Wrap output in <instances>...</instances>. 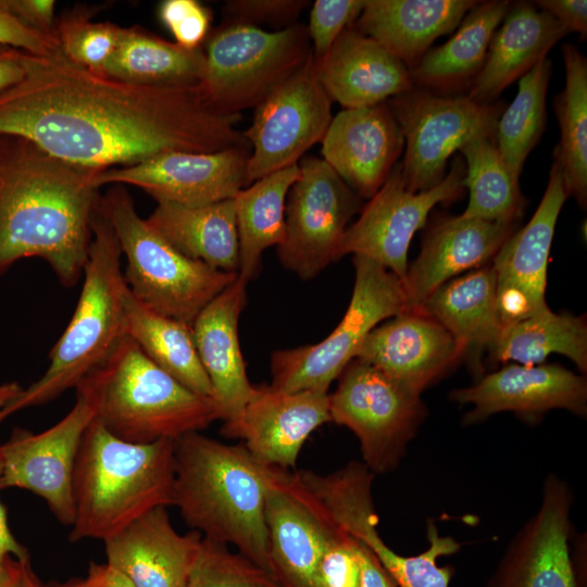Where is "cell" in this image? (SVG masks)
<instances>
[{
  "instance_id": "cell-1",
  "label": "cell",
  "mask_w": 587,
  "mask_h": 587,
  "mask_svg": "<svg viewBox=\"0 0 587 587\" xmlns=\"http://www.w3.org/2000/svg\"><path fill=\"white\" fill-rule=\"evenodd\" d=\"M198 86H149L91 72L63 53L33 55L25 78L0 95V136L25 138L68 164L101 172L172 151L250 146Z\"/></svg>"
},
{
  "instance_id": "cell-2",
  "label": "cell",
  "mask_w": 587,
  "mask_h": 587,
  "mask_svg": "<svg viewBox=\"0 0 587 587\" xmlns=\"http://www.w3.org/2000/svg\"><path fill=\"white\" fill-rule=\"evenodd\" d=\"M97 173L25 138L0 136V276L20 260L39 258L63 286L78 282L100 199Z\"/></svg>"
},
{
  "instance_id": "cell-3",
  "label": "cell",
  "mask_w": 587,
  "mask_h": 587,
  "mask_svg": "<svg viewBox=\"0 0 587 587\" xmlns=\"http://www.w3.org/2000/svg\"><path fill=\"white\" fill-rule=\"evenodd\" d=\"M174 457L172 505L184 522L271 573L265 502L277 469L200 432L177 438Z\"/></svg>"
},
{
  "instance_id": "cell-4",
  "label": "cell",
  "mask_w": 587,
  "mask_h": 587,
  "mask_svg": "<svg viewBox=\"0 0 587 587\" xmlns=\"http://www.w3.org/2000/svg\"><path fill=\"white\" fill-rule=\"evenodd\" d=\"M174 450L173 439L124 441L93 419L74 470L70 541H104L147 512L172 505Z\"/></svg>"
},
{
  "instance_id": "cell-5",
  "label": "cell",
  "mask_w": 587,
  "mask_h": 587,
  "mask_svg": "<svg viewBox=\"0 0 587 587\" xmlns=\"http://www.w3.org/2000/svg\"><path fill=\"white\" fill-rule=\"evenodd\" d=\"M75 389L90 403L95 420L127 442L176 440L220 420L212 398L177 382L127 335Z\"/></svg>"
},
{
  "instance_id": "cell-6",
  "label": "cell",
  "mask_w": 587,
  "mask_h": 587,
  "mask_svg": "<svg viewBox=\"0 0 587 587\" xmlns=\"http://www.w3.org/2000/svg\"><path fill=\"white\" fill-rule=\"evenodd\" d=\"M83 287L74 313L49 354L42 376L0 410V423L17 411L42 405L98 369L126 336L122 251L116 236L97 208Z\"/></svg>"
},
{
  "instance_id": "cell-7",
  "label": "cell",
  "mask_w": 587,
  "mask_h": 587,
  "mask_svg": "<svg viewBox=\"0 0 587 587\" xmlns=\"http://www.w3.org/2000/svg\"><path fill=\"white\" fill-rule=\"evenodd\" d=\"M98 209L126 258L127 287L158 313L191 326L207 304L238 278L237 273L215 270L175 249L139 216L122 185L100 196Z\"/></svg>"
},
{
  "instance_id": "cell-8",
  "label": "cell",
  "mask_w": 587,
  "mask_h": 587,
  "mask_svg": "<svg viewBox=\"0 0 587 587\" xmlns=\"http://www.w3.org/2000/svg\"><path fill=\"white\" fill-rule=\"evenodd\" d=\"M204 72L198 88L223 115L258 107L312 55L307 27L292 24L268 32L226 22L205 40Z\"/></svg>"
},
{
  "instance_id": "cell-9",
  "label": "cell",
  "mask_w": 587,
  "mask_h": 587,
  "mask_svg": "<svg viewBox=\"0 0 587 587\" xmlns=\"http://www.w3.org/2000/svg\"><path fill=\"white\" fill-rule=\"evenodd\" d=\"M353 265L352 296L341 321L317 344L274 351L271 357L272 388L287 392H328L332 383L355 358L367 335L382 321L404 311L399 277L363 257H353Z\"/></svg>"
},
{
  "instance_id": "cell-10",
  "label": "cell",
  "mask_w": 587,
  "mask_h": 587,
  "mask_svg": "<svg viewBox=\"0 0 587 587\" xmlns=\"http://www.w3.org/2000/svg\"><path fill=\"white\" fill-rule=\"evenodd\" d=\"M388 104L404 138L401 176L408 190L420 192L446 176L449 158L478 138L495 140L502 103L480 104L466 96H442L413 87Z\"/></svg>"
},
{
  "instance_id": "cell-11",
  "label": "cell",
  "mask_w": 587,
  "mask_h": 587,
  "mask_svg": "<svg viewBox=\"0 0 587 587\" xmlns=\"http://www.w3.org/2000/svg\"><path fill=\"white\" fill-rule=\"evenodd\" d=\"M337 379V388L328 394L332 422L355 435L372 473L394 471L426 416L420 396L357 358Z\"/></svg>"
},
{
  "instance_id": "cell-12",
  "label": "cell",
  "mask_w": 587,
  "mask_h": 587,
  "mask_svg": "<svg viewBox=\"0 0 587 587\" xmlns=\"http://www.w3.org/2000/svg\"><path fill=\"white\" fill-rule=\"evenodd\" d=\"M373 480L369 469L350 463L321 477L313 492L335 525L373 551L397 587H449L453 567L438 566V559L458 552L460 544L451 536H441L436 524L428 521L426 550L415 555L395 552L377 530Z\"/></svg>"
},
{
  "instance_id": "cell-13",
  "label": "cell",
  "mask_w": 587,
  "mask_h": 587,
  "mask_svg": "<svg viewBox=\"0 0 587 587\" xmlns=\"http://www.w3.org/2000/svg\"><path fill=\"white\" fill-rule=\"evenodd\" d=\"M287 195L286 236L277 254L283 266L311 279L337 260L352 216L361 210L355 193L323 160L305 157Z\"/></svg>"
},
{
  "instance_id": "cell-14",
  "label": "cell",
  "mask_w": 587,
  "mask_h": 587,
  "mask_svg": "<svg viewBox=\"0 0 587 587\" xmlns=\"http://www.w3.org/2000/svg\"><path fill=\"white\" fill-rule=\"evenodd\" d=\"M332 100L321 85L313 54L255 107L242 133L251 146L246 186L298 164L321 141L332 121Z\"/></svg>"
},
{
  "instance_id": "cell-15",
  "label": "cell",
  "mask_w": 587,
  "mask_h": 587,
  "mask_svg": "<svg viewBox=\"0 0 587 587\" xmlns=\"http://www.w3.org/2000/svg\"><path fill=\"white\" fill-rule=\"evenodd\" d=\"M465 163L457 157L445 178L428 190L407 189L397 163L378 191L369 199L359 218L347 227L337 260L346 254L370 259L399 277L408 271V250L413 235L423 227L437 203H448L464 193Z\"/></svg>"
},
{
  "instance_id": "cell-16",
  "label": "cell",
  "mask_w": 587,
  "mask_h": 587,
  "mask_svg": "<svg viewBox=\"0 0 587 587\" xmlns=\"http://www.w3.org/2000/svg\"><path fill=\"white\" fill-rule=\"evenodd\" d=\"M95 419L88 400L76 394L66 415L48 429L33 433L15 428L0 444L2 473L0 490L21 488L42 498L63 525L75 516L73 476L84 435Z\"/></svg>"
},
{
  "instance_id": "cell-17",
  "label": "cell",
  "mask_w": 587,
  "mask_h": 587,
  "mask_svg": "<svg viewBox=\"0 0 587 587\" xmlns=\"http://www.w3.org/2000/svg\"><path fill=\"white\" fill-rule=\"evenodd\" d=\"M573 494L547 476L537 512L510 541L487 587H586L583 561L570 548Z\"/></svg>"
},
{
  "instance_id": "cell-18",
  "label": "cell",
  "mask_w": 587,
  "mask_h": 587,
  "mask_svg": "<svg viewBox=\"0 0 587 587\" xmlns=\"http://www.w3.org/2000/svg\"><path fill=\"white\" fill-rule=\"evenodd\" d=\"M250 146L215 152L172 151L98 172L95 184L132 185L158 202L199 207L233 199L246 187Z\"/></svg>"
},
{
  "instance_id": "cell-19",
  "label": "cell",
  "mask_w": 587,
  "mask_h": 587,
  "mask_svg": "<svg viewBox=\"0 0 587 587\" xmlns=\"http://www.w3.org/2000/svg\"><path fill=\"white\" fill-rule=\"evenodd\" d=\"M569 193L554 160L542 199L530 221L514 232L494 257L501 327L549 309L546 302L549 252Z\"/></svg>"
},
{
  "instance_id": "cell-20",
  "label": "cell",
  "mask_w": 587,
  "mask_h": 587,
  "mask_svg": "<svg viewBox=\"0 0 587 587\" xmlns=\"http://www.w3.org/2000/svg\"><path fill=\"white\" fill-rule=\"evenodd\" d=\"M271 574L282 587H322L319 566L337 530L292 471L277 470L266 495Z\"/></svg>"
},
{
  "instance_id": "cell-21",
  "label": "cell",
  "mask_w": 587,
  "mask_h": 587,
  "mask_svg": "<svg viewBox=\"0 0 587 587\" xmlns=\"http://www.w3.org/2000/svg\"><path fill=\"white\" fill-rule=\"evenodd\" d=\"M329 422L328 392H287L267 385L255 386L240 419L221 432L227 438L241 439L262 464L295 471L309 436Z\"/></svg>"
},
{
  "instance_id": "cell-22",
  "label": "cell",
  "mask_w": 587,
  "mask_h": 587,
  "mask_svg": "<svg viewBox=\"0 0 587 587\" xmlns=\"http://www.w3.org/2000/svg\"><path fill=\"white\" fill-rule=\"evenodd\" d=\"M450 399L473 405L464 416L465 424L503 411L532 420L550 410L564 409L585 417L587 382L583 375L555 364H509L475 385L452 390Z\"/></svg>"
},
{
  "instance_id": "cell-23",
  "label": "cell",
  "mask_w": 587,
  "mask_h": 587,
  "mask_svg": "<svg viewBox=\"0 0 587 587\" xmlns=\"http://www.w3.org/2000/svg\"><path fill=\"white\" fill-rule=\"evenodd\" d=\"M323 160L361 198L371 199L404 150V138L388 104L344 109L321 140Z\"/></svg>"
},
{
  "instance_id": "cell-24",
  "label": "cell",
  "mask_w": 587,
  "mask_h": 587,
  "mask_svg": "<svg viewBox=\"0 0 587 587\" xmlns=\"http://www.w3.org/2000/svg\"><path fill=\"white\" fill-rule=\"evenodd\" d=\"M366 337L355 358L421 396L461 357L453 336L436 320L417 311H403Z\"/></svg>"
},
{
  "instance_id": "cell-25",
  "label": "cell",
  "mask_w": 587,
  "mask_h": 587,
  "mask_svg": "<svg viewBox=\"0 0 587 587\" xmlns=\"http://www.w3.org/2000/svg\"><path fill=\"white\" fill-rule=\"evenodd\" d=\"M516 223H500L462 215L434 224L422 249L401 280L404 311H416L424 300L453 276L482 267L514 233Z\"/></svg>"
},
{
  "instance_id": "cell-26",
  "label": "cell",
  "mask_w": 587,
  "mask_h": 587,
  "mask_svg": "<svg viewBox=\"0 0 587 587\" xmlns=\"http://www.w3.org/2000/svg\"><path fill=\"white\" fill-rule=\"evenodd\" d=\"M202 535H180L167 508H155L105 539L107 564L134 587H185Z\"/></svg>"
},
{
  "instance_id": "cell-27",
  "label": "cell",
  "mask_w": 587,
  "mask_h": 587,
  "mask_svg": "<svg viewBox=\"0 0 587 587\" xmlns=\"http://www.w3.org/2000/svg\"><path fill=\"white\" fill-rule=\"evenodd\" d=\"M246 288L247 284L237 278L207 304L191 325L223 427L240 419L255 387L247 376L238 336L239 316L247 302Z\"/></svg>"
},
{
  "instance_id": "cell-28",
  "label": "cell",
  "mask_w": 587,
  "mask_h": 587,
  "mask_svg": "<svg viewBox=\"0 0 587 587\" xmlns=\"http://www.w3.org/2000/svg\"><path fill=\"white\" fill-rule=\"evenodd\" d=\"M314 63L324 90L344 109L386 102L414 87L408 67L400 60L352 26Z\"/></svg>"
},
{
  "instance_id": "cell-29",
  "label": "cell",
  "mask_w": 587,
  "mask_h": 587,
  "mask_svg": "<svg viewBox=\"0 0 587 587\" xmlns=\"http://www.w3.org/2000/svg\"><path fill=\"white\" fill-rule=\"evenodd\" d=\"M495 32L485 63L466 97L490 104L516 79L547 58L550 49L569 32L549 13L532 2L511 4Z\"/></svg>"
},
{
  "instance_id": "cell-30",
  "label": "cell",
  "mask_w": 587,
  "mask_h": 587,
  "mask_svg": "<svg viewBox=\"0 0 587 587\" xmlns=\"http://www.w3.org/2000/svg\"><path fill=\"white\" fill-rule=\"evenodd\" d=\"M476 4L472 0H366L352 27L411 71L432 43L455 29Z\"/></svg>"
},
{
  "instance_id": "cell-31",
  "label": "cell",
  "mask_w": 587,
  "mask_h": 587,
  "mask_svg": "<svg viewBox=\"0 0 587 587\" xmlns=\"http://www.w3.org/2000/svg\"><path fill=\"white\" fill-rule=\"evenodd\" d=\"M416 311L440 323L453 336L473 372L482 374V355L501 330L491 265L442 284Z\"/></svg>"
},
{
  "instance_id": "cell-32",
  "label": "cell",
  "mask_w": 587,
  "mask_h": 587,
  "mask_svg": "<svg viewBox=\"0 0 587 587\" xmlns=\"http://www.w3.org/2000/svg\"><path fill=\"white\" fill-rule=\"evenodd\" d=\"M510 7L511 2L504 0L477 2L453 36L444 45L429 49L409 71L413 86L442 96L470 88Z\"/></svg>"
},
{
  "instance_id": "cell-33",
  "label": "cell",
  "mask_w": 587,
  "mask_h": 587,
  "mask_svg": "<svg viewBox=\"0 0 587 587\" xmlns=\"http://www.w3.org/2000/svg\"><path fill=\"white\" fill-rule=\"evenodd\" d=\"M147 222L184 255L215 270L238 274L234 198L199 207L158 202Z\"/></svg>"
},
{
  "instance_id": "cell-34",
  "label": "cell",
  "mask_w": 587,
  "mask_h": 587,
  "mask_svg": "<svg viewBox=\"0 0 587 587\" xmlns=\"http://www.w3.org/2000/svg\"><path fill=\"white\" fill-rule=\"evenodd\" d=\"M300 174L299 164L273 172L234 197L239 242L238 278L248 285L262 266L263 252L286 236V199Z\"/></svg>"
},
{
  "instance_id": "cell-35",
  "label": "cell",
  "mask_w": 587,
  "mask_h": 587,
  "mask_svg": "<svg viewBox=\"0 0 587 587\" xmlns=\"http://www.w3.org/2000/svg\"><path fill=\"white\" fill-rule=\"evenodd\" d=\"M126 335L160 369L188 389L212 398L213 390L200 362L191 326L158 313L123 289Z\"/></svg>"
},
{
  "instance_id": "cell-36",
  "label": "cell",
  "mask_w": 587,
  "mask_h": 587,
  "mask_svg": "<svg viewBox=\"0 0 587 587\" xmlns=\"http://www.w3.org/2000/svg\"><path fill=\"white\" fill-rule=\"evenodd\" d=\"M204 72L202 48L189 50L143 28L121 29L102 75L149 86H198Z\"/></svg>"
},
{
  "instance_id": "cell-37",
  "label": "cell",
  "mask_w": 587,
  "mask_h": 587,
  "mask_svg": "<svg viewBox=\"0 0 587 587\" xmlns=\"http://www.w3.org/2000/svg\"><path fill=\"white\" fill-rule=\"evenodd\" d=\"M489 353L494 361H514L521 365L541 364L551 353H560L585 373L586 321L582 316L557 314L547 309L501 327Z\"/></svg>"
},
{
  "instance_id": "cell-38",
  "label": "cell",
  "mask_w": 587,
  "mask_h": 587,
  "mask_svg": "<svg viewBox=\"0 0 587 587\" xmlns=\"http://www.w3.org/2000/svg\"><path fill=\"white\" fill-rule=\"evenodd\" d=\"M565 85L554 97L560 141L553 151L569 196L587 203V59L572 43L562 46Z\"/></svg>"
},
{
  "instance_id": "cell-39",
  "label": "cell",
  "mask_w": 587,
  "mask_h": 587,
  "mask_svg": "<svg viewBox=\"0 0 587 587\" xmlns=\"http://www.w3.org/2000/svg\"><path fill=\"white\" fill-rule=\"evenodd\" d=\"M460 152L464 157V188L469 189V203L464 217L500 223H516L523 215L526 201L519 180L505 166L500 152L490 138L467 142Z\"/></svg>"
},
{
  "instance_id": "cell-40",
  "label": "cell",
  "mask_w": 587,
  "mask_h": 587,
  "mask_svg": "<svg viewBox=\"0 0 587 587\" xmlns=\"http://www.w3.org/2000/svg\"><path fill=\"white\" fill-rule=\"evenodd\" d=\"M552 73L545 58L519 80L514 100L497 123L495 143L509 172L520 179L524 163L546 128V96Z\"/></svg>"
},
{
  "instance_id": "cell-41",
  "label": "cell",
  "mask_w": 587,
  "mask_h": 587,
  "mask_svg": "<svg viewBox=\"0 0 587 587\" xmlns=\"http://www.w3.org/2000/svg\"><path fill=\"white\" fill-rule=\"evenodd\" d=\"M185 587H282L275 577L227 545L202 537Z\"/></svg>"
},
{
  "instance_id": "cell-42",
  "label": "cell",
  "mask_w": 587,
  "mask_h": 587,
  "mask_svg": "<svg viewBox=\"0 0 587 587\" xmlns=\"http://www.w3.org/2000/svg\"><path fill=\"white\" fill-rule=\"evenodd\" d=\"M90 18V12L85 10L63 15L57 24L55 36L67 60L102 74L116 49L122 27Z\"/></svg>"
},
{
  "instance_id": "cell-43",
  "label": "cell",
  "mask_w": 587,
  "mask_h": 587,
  "mask_svg": "<svg viewBox=\"0 0 587 587\" xmlns=\"http://www.w3.org/2000/svg\"><path fill=\"white\" fill-rule=\"evenodd\" d=\"M366 0L314 1L307 27L314 61L323 59L337 37L354 24Z\"/></svg>"
},
{
  "instance_id": "cell-44",
  "label": "cell",
  "mask_w": 587,
  "mask_h": 587,
  "mask_svg": "<svg viewBox=\"0 0 587 587\" xmlns=\"http://www.w3.org/2000/svg\"><path fill=\"white\" fill-rule=\"evenodd\" d=\"M158 16L175 42L189 50L201 48L210 35L212 12L197 0H164Z\"/></svg>"
},
{
  "instance_id": "cell-45",
  "label": "cell",
  "mask_w": 587,
  "mask_h": 587,
  "mask_svg": "<svg viewBox=\"0 0 587 587\" xmlns=\"http://www.w3.org/2000/svg\"><path fill=\"white\" fill-rule=\"evenodd\" d=\"M319 576L322 587H360L355 539L338 526L322 555Z\"/></svg>"
},
{
  "instance_id": "cell-46",
  "label": "cell",
  "mask_w": 587,
  "mask_h": 587,
  "mask_svg": "<svg viewBox=\"0 0 587 587\" xmlns=\"http://www.w3.org/2000/svg\"><path fill=\"white\" fill-rule=\"evenodd\" d=\"M304 0H230L224 5L227 22L288 27L308 5Z\"/></svg>"
},
{
  "instance_id": "cell-47",
  "label": "cell",
  "mask_w": 587,
  "mask_h": 587,
  "mask_svg": "<svg viewBox=\"0 0 587 587\" xmlns=\"http://www.w3.org/2000/svg\"><path fill=\"white\" fill-rule=\"evenodd\" d=\"M0 46H8L37 57H52L62 53L57 36L46 35L23 23L0 0Z\"/></svg>"
},
{
  "instance_id": "cell-48",
  "label": "cell",
  "mask_w": 587,
  "mask_h": 587,
  "mask_svg": "<svg viewBox=\"0 0 587 587\" xmlns=\"http://www.w3.org/2000/svg\"><path fill=\"white\" fill-rule=\"evenodd\" d=\"M7 3L27 26L42 34L55 36L53 0H7Z\"/></svg>"
},
{
  "instance_id": "cell-49",
  "label": "cell",
  "mask_w": 587,
  "mask_h": 587,
  "mask_svg": "<svg viewBox=\"0 0 587 587\" xmlns=\"http://www.w3.org/2000/svg\"><path fill=\"white\" fill-rule=\"evenodd\" d=\"M541 11L549 13L565 29L579 35L580 40L587 37V1L586 0H539L533 2Z\"/></svg>"
},
{
  "instance_id": "cell-50",
  "label": "cell",
  "mask_w": 587,
  "mask_h": 587,
  "mask_svg": "<svg viewBox=\"0 0 587 587\" xmlns=\"http://www.w3.org/2000/svg\"><path fill=\"white\" fill-rule=\"evenodd\" d=\"M33 55L16 48L0 46V95L25 78Z\"/></svg>"
},
{
  "instance_id": "cell-51",
  "label": "cell",
  "mask_w": 587,
  "mask_h": 587,
  "mask_svg": "<svg viewBox=\"0 0 587 587\" xmlns=\"http://www.w3.org/2000/svg\"><path fill=\"white\" fill-rule=\"evenodd\" d=\"M354 539L360 563V587H397L373 551L362 541Z\"/></svg>"
},
{
  "instance_id": "cell-52",
  "label": "cell",
  "mask_w": 587,
  "mask_h": 587,
  "mask_svg": "<svg viewBox=\"0 0 587 587\" xmlns=\"http://www.w3.org/2000/svg\"><path fill=\"white\" fill-rule=\"evenodd\" d=\"M0 587H45L33 571L30 561L7 557L0 565Z\"/></svg>"
},
{
  "instance_id": "cell-53",
  "label": "cell",
  "mask_w": 587,
  "mask_h": 587,
  "mask_svg": "<svg viewBox=\"0 0 587 587\" xmlns=\"http://www.w3.org/2000/svg\"><path fill=\"white\" fill-rule=\"evenodd\" d=\"M2 473V458L0 450V478ZM14 557L21 561H30V555L25 546H23L12 534L8 523L7 510L0 500V565L7 557Z\"/></svg>"
},
{
  "instance_id": "cell-54",
  "label": "cell",
  "mask_w": 587,
  "mask_h": 587,
  "mask_svg": "<svg viewBox=\"0 0 587 587\" xmlns=\"http://www.w3.org/2000/svg\"><path fill=\"white\" fill-rule=\"evenodd\" d=\"M45 587H101V564L91 562L85 577L71 578L63 583H49Z\"/></svg>"
},
{
  "instance_id": "cell-55",
  "label": "cell",
  "mask_w": 587,
  "mask_h": 587,
  "mask_svg": "<svg viewBox=\"0 0 587 587\" xmlns=\"http://www.w3.org/2000/svg\"><path fill=\"white\" fill-rule=\"evenodd\" d=\"M101 587H134L124 576L110 567L107 563L101 564Z\"/></svg>"
},
{
  "instance_id": "cell-56",
  "label": "cell",
  "mask_w": 587,
  "mask_h": 587,
  "mask_svg": "<svg viewBox=\"0 0 587 587\" xmlns=\"http://www.w3.org/2000/svg\"><path fill=\"white\" fill-rule=\"evenodd\" d=\"M21 390L22 387L17 382L0 384V410L16 397Z\"/></svg>"
}]
</instances>
